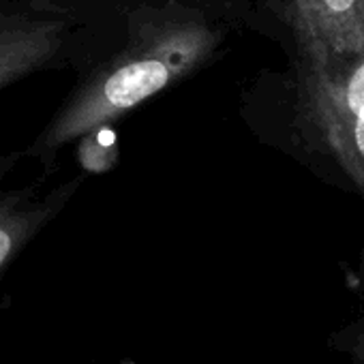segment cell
<instances>
[{"label": "cell", "mask_w": 364, "mask_h": 364, "mask_svg": "<svg viewBox=\"0 0 364 364\" xmlns=\"http://www.w3.org/2000/svg\"><path fill=\"white\" fill-rule=\"evenodd\" d=\"M9 163L0 159V274L16 255L41 232L73 196L77 182L56 189L48 198L28 193H11L3 187Z\"/></svg>", "instance_id": "4"}, {"label": "cell", "mask_w": 364, "mask_h": 364, "mask_svg": "<svg viewBox=\"0 0 364 364\" xmlns=\"http://www.w3.org/2000/svg\"><path fill=\"white\" fill-rule=\"evenodd\" d=\"M334 345L338 351L351 355L358 364H364V321L334 334Z\"/></svg>", "instance_id": "7"}, {"label": "cell", "mask_w": 364, "mask_h": 364, "mask_svg": "<svg viewBox=\"0 0 364 364\" xmlns=\"http://www.w3.org/2000/svg\"><path fill=\"white\" fill-rule=\"evenodd\" d=\"M215 43V33L202 22H171L156 28V33L137 41L107 71L80 90L52 120L35 148L56 150L63 144L103 129L193 71L208 58Z\"/></svg>", "instance_id": "1"}, {"label": "cell", "mask_w": 364, "mask_h": 364, "mask_svg": "<svg viewBox=\"0 0 364 364\" xmlns=\"http://www.w3.org/2000/svg\"><path fill=\"white\" fill-rule=\"evenodd\" d=\"M302 99L330 105L341 112H364V54L343 60L304 58Z\"/></svg>", "instance_id": "5"}, {"label": "cell", "mask_w": 364, "mask_h": 364, "mask_svg": "<svg viewBox=\"0 0 364 364\" xmlns=\"http://www.w3.org/2000/svg\"><path fill=\"white\" fill-rule=\"evenodd\" d=\"M291 24L304 58L364 54V0H291Z\"/></svg>", "instance_id": "2"}, {"label": "cell", "mask_w": 364, "mask_h": 364, "mask_svg": "<svg viewBox=\"0 0 364 364\" xmlns=\"http://www.w3.org/2000/svg\"><path fill=\"white\" fill-rule=\"evenodd\" d=\"M63 39L58 20L0 16V88L41 69L60 50Z\"/></svg>", "instance_id": "3"}, {"label": "cell", "mask_w": 364, "mask_h": 364, "mask_svg": "<svg viewBox=\"0 0 364 364\" xmlns=\"http://www.w3.org/2000/svg\"><path fill=\"white\" fill-rule=\"evenodd\" d=\"M304 101L309 120L321 135L323 146L364 193V112H341L317 101Z\"/></svg>", "instance_id": "6"}]
</instances>
